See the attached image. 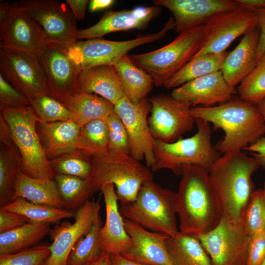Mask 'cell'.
Wrapping results in <instances>:
<instances>
[{"label":"cell","mask_w":265,"mask_h":265,"mask_svg":"<svg viewBox=\"0 0 265 265\" xmlns=\"http://www.w3.org/2000/svg\"><path fill=\"white\" fill-rule=\"evenodd\" d=\"M176 207L179 232L196 237L213 229L222 216L208 171L196 165L183 168Z\"/></svg>","instance_id":"6da1fadb"},{"label":"cell","mask_w":265,"mask_h":265,"mask_svg":"<svg viewBox=\"0 0 265 265\" xmlns=\"http://www.w3.org/2000/svg\"><path fill=\"white\" fill-rule=\"evenodd\" d=\"M191 112L194 118L224 131L223 138L214 146L220 154L243 151L265 134L264 120L256 106L239 98L211 107H192Z\"/></svg>","instance_id":"7a4b0ae2"},{"label":"cell","mask_w":265,"mask_h":265,"mask_svg":"<svg viewBox=\"0 0 265 265\" xmlns=\"http://www.w3.org/2000/svg\"><path fill=\"white\" fill-rule=\"evenodd\" d=\"M260 166L258 160L242 151L223 154L209 171L223 216L239 222L254 191L252 177Z\"/></svg>","instance_id":"3957f363"},{"label":"cell","mask_w":265,"mask_h":265,"mask_svg":"<svg viewBox=\"0 0 265 265\" xmlns=\"http://www.w3.org/2000/svg\"><path fill=\"white\" fill-rule=\"evenodd\" d=\"M89 157L92 170L85 180L92 195L111 184L123 205L134 201L142 185L153 180L151 169L129 154L108 151Z\"/></svg>","instance_id":"277c9868"},{"label":"cell","mask_w":265,"mask_h":265,"mask_svg":"<svg viewBox=\"0 0 265 265\" xmlns=\"http://www.w3.org/2000/svg\"><path fill=\"white\" fill-rule=\"evenodd\" d=\"M176 195V192L150 181L142 185L134 201L121 205L119 210L124 219L148 231L173 237L179 232Z\"/></svg>","instance_id":"5b68a950"},{"label":"cell","mask_w":265,"mask_h":265,"mask_svg":"<svg viewBox=\"0 0 265 265\" xmlns=\"http://www.w3.org/2000/svg\"><path fill=\"white\" fill-rule=\"evenodd\" d=\"M197 132L192 136L180 138L172 143L155 141V162L151 167L152 172L161 169L170 170L181 175L187 165H196L209 171L220 154L211 142L212 131L209 123L195 118Z\"/></svg>","instance_id":"8992f818"},{"label":"cell","mask_w":265,"mask_h":265,"mask_svg":"<svg viewBox=\"0 0 265 265\" xmlns=\"http://www.w3.org/2000/svg\"><path fill=\"white\" fill-rule=\"evenodd\" d=\"M0 110L21 154V171L32 178L54 180L55 174L37 130L40 119L31 106L18 108L0 107Z\"/></svg>","instance_id":"52a82bcc"},{"label":"cell","mask_w":265,"mask_h":265,"mask_svg":"<svg viewBox=\"0 0 265 265\" xmlns=\"http://www.w3.org/2000/svg\"><path fill=\"white\" fill-rule=\"evenodd\" d=\"M204 36V25L181 32L158 49L129 56L136 66L152 77L155 86H161L200 50Z\"/></svg>","instance_id":"ba28073f"},{"label":"cell","mask_w":265,"mask_h":265,"mask_svg":"<svg viewBox=\"0 0 265 265\" xmlns=\"http://www.w3.org/2000/svg\"><path fill=\"white\" fill-rule=\"evenodd\" d=\"M173 18L170 17L158 32L136 38L115 41L95 38L77 41L68 49L69 57L80 71L100 65H114L133 49L163 38L170 30L175 29Z\"/></svg>","instance_id":"9c48e42d"},{"label":"cell","mask_w":265,"mask_h":265,"mask_svg":"<svg viewBox=\"0 0 265 265\" xmlns=\"http://www.w3.org/2000/svg\"><path fill=\"white\" fill-rule=\"evenodd\" d=\"M212 265H247L251 236L241 221L222 216L212 230L197 237Z\"/></svg>","instance_id":"30bf717a"},{"label":"cell","mask_w":265,"mask_h":265,"mask_svg":"<svg viewBox=\"0 0 265 265\" xmlns=\"http://www.w3.org/2000/svg\"><path fill=\"white\" fill-rule=\"evenodd\" d=\"M0 71L10 84L29 100L40 95H49L38 54L0 46Z\"/></svg>","instance_id":"8fae6325"},{"label":"cell","mask_w":265,"mask_h":265,"mask_svg":"<svg viewBox=\"0 0 265 265\" xmlns=\"http://www.w3.org/2000/svg\"><path fill=\"white\" fill-rule=\"evenodd\" d=\"M148 99L151 104L148 125L155 139L172 143L193 129L195 122L189 104L163 93Z\"/></svg>","instance_id":"7c38bea8"},{"label":"cell","mask_w":265,"mask_h":265,"mask_svg":"<svg viewBox=\"0 0 265 265\" xmlns=\"http://www.w3.org/2000/svg\"><path fill=\"white\" fill-rule=\"evenodd\" d=\"M17 3L41 27L49 43L67 50L78 41L76 18L67 4L55 0H23Z\"/></svg>","instance_id":"4fadbf2b"},{"label":"cell","mask_w":265,"mask_h":265,"mask_svg":"<svg viewBox=\"0 0 265 265\" xmlns=\"http://www.w3.org/2000/svg\"><path fill=\"white\" fill-rule=\"evenodd\" d=\"M257 26L256 13L239 6L218 14L204 24L203 45L193 57L225 52L235 40Z\"/></svg>","instance_id":"5bb4252c"},{"label":"cell","mask_w":265,"mask_h":265,"mask_svg":"<svg viewBox=\"0 0 265 265\" xmlns=\"http://www.w3.org/2000/svg\"><path fill=\"white\" fill-rule=\"evenodd\" d=\"M151 104L148 98L138 103L130 101L125 96L115 105L114 111L119 116L126 129L130 155L135 159L145 160L150 167L155 162L153 137L148 125Z\"/></svg>","instance_id":"9a60e30c"},{"label":"cell","mask_w":265,"mask_h":265,"mask_svg":"<svg viewBox=\"0 0 265 265\" xmlns=\"http://www.w3.org/2000/svg\"><path fill=\"white\" fill-rule=\"evenodd\" d=\"M0 46L39 55L49 43L34 19L17 2L0 22Z\"/></svg>","instance_id":"2e32d148"},{"label":"cell","mask_w":265,"mask_h":265,"mask_svg":"<svg viewBox=\"0 0 265 265\" xmlns=\"http://www.w3.org/2000/svg\"><path fill=\"white\" fill-rule=\"evenodd\" d=\"M38 56L47 79L49 96L60 101L79 92L81 71L66 49L48 43Z\"/></svg>","instance_id":"e0dca14e"},{"label":"cell","mask_w":265,"mask_h":265,"mask_svg":"<svg viewBox=\"0 0 265 265\" xmlns=\"http://www.w3.org/2000/svg\"><path fill=\"white\" fill-rule=\"evenodd\" d=\"M99 201L87 200L77 210L73 223H62L52 230L53 243L50 255L43 265H67L71 250L77 241L84 235L100 216Z\"/></svg>","instance_id":"ac0fdd59"},{"label":"cell","mask_w":265,"mask_h":265,"mask_svg":"<svg viewBox=\"0 0 265 265\" xmlns=\"http://www.w3.org/2000/svg\"><path fill=\"white\" fill-rule=\"evenodd\" d=\"M173 14L175 30L179 34L204 25L215 15L238 7L234 0H154Z\"/></svg>","instance_id":"d6986e66"},{"label":"cell","mask_w":265,"mask_h":265,"mask_svg":"<svg viewBox=\"0 0 265 265\" xmlns=\"http://www.w3.org/2000/svg\"><path fill=\"white\" fill-rule=\"evenodd\" d=\"M161 7L138 6L131 9L106 11L95 25L86 28L78 29L76 38L91 39L101 38L112 32L131 29L144 30L153 19L160 13Z\"/></svg>","instance_id":"ffe728a7"},{"label":"cell","mask_w":265,"mask_h":265,"mask_svg":"<svg viewBox=\"0 0 265 265\" xmlns=\"http://www.w3.org/2000/svg\"><path fill=\"white\" fill-rule=\"evenodd\" d=\"M237 93L219 71L188 81L173 89L170 95L191 107H211L230 101Z\"/></svg>","instance_id":"44dd1931"},{"label":"cell","mask_w":265,"mask_h":265,"mask_svg":"<svg viewBox=\"0 0 265 265\" xmlns=\"http://www.w3.org/2000/svg\"><path fill=\"white\" fill-rule=\"evenodd\" d=\"M100 191L106 207V221L99 232L101 249L109 254L123 255L131 248L132 241L126 230L124 219L119 210L115 186L109 184Z\"/></svg>","instance_id":"7402d4cb"},{"label":"cell","mask_w":265,"mask_h":265,"mask_svg":"<svg viewBox=\"0 0 265 265\" xmlns=\"http://www.w3.org/2000/svg\"><path fill=\"white\" fill-rule=\"evenodd\" d=\"M124 223L132 246L122 256L148 265H174L167 248L168 236L148 231L126 219Z\"/></svg>","instance_id":"603a6c76"},{"label":"cell","mask_w":265,"mask_h":265,"mask_svg":"<svg viewBox=\"0 0 265 265\" xmlns=\"http://www.w3.org/2000/svg\"><path fill=\"white\" fill-rule=\"evenodd\" d=\"M259 36L257 26L243 35L238 45L226 57L221 71L231 86L235 88L255 67Z\"/></svg>","instance_id":"cb8c5ba5"},{"label":"cell","mask_w":265,"mask_h":265,"mask_svg":"<svg viewBox=\"0 0 265 265\" xmlns=\"http://www.w3.org/2000/svg\"><path fill=\"white\" fill-rule=\"evenodd\" d=\"M37 127L49 160L79 150L81 128L73 120L50 123L39 120Z\"/></svg>","instance_id":"d4e9b609"},{"label":"cell","mask_w":265,"mask_h":265,"mask_svg":"<svg viewBox=\"0 0 265 265\" xmlns=\"http://www.w3.org/2000/svg\"><path fill=\"white\" fill-rule=\"evenodd\" d=\"M79 92L95 93L114 105L124 96L116 72L112 65L92 67L80 72Z\"/></svg>","instance_id":"484cf974"},{"label":"cell","mask_w":265,"mask_h":265,"mask_svg":"<svg viewBox=\"0 0 265 265\" xmlns=\"http://www.w3.org/2000/svg\"><path fill=\"white\" fill-rule=\"evenodd\" d=\"M20 198L35 204L65 209L54 179L34 178L21 171L15 181L13 201Z\"/></svg>","instance_id":"4316f807"},{"label":"cell","mask_w":265,"mask_h":265,"mask_svg":"<svg viewBox=\"0 0 265 265\" xmlns=\"http://www.w3.org/2000/svg\"><path fill=\"white\" fill-rule=\"evenodd\" d=\"M124 96L131 102L138 103L147 98L154 85L152 77L136 66L126 54L114 65Z\"/></svg>","instance_id":"83f0119b"},{"label":"cell","mask_w":265,"mask_h":265,"mask_svg":"<svg viewBox=\"0 0 265 265\" xmlns=\"http://www.w3.org/2000/svg\"><path fill=\"white\" fill-rule=\"evenodd\" d=\"M72 113L81 128L97 119H106L114 111V105L94 94L78 92L59 101Z\"/></svg>","instance_id":"f1b7e54d"},{"label":"cell","mask_w":265,"mask_h":265,"mask_svg":"<svg viewBox=\"0 0 265 265\" xmlns=\"http://www.w3.org/2000/svg\"><path fill=\"white\" fill-rule=\"evenodd\" d=\"M21 167V156L12 137L0 138V207L12 202L15 181Z\"/></svg>","instance_id":"f546056e"},{"label":"cell","mask_w":265,"mask_h":265,"mask_svg":"<svg viewBox=\"0 0 265 265\" xmlns=\"http://www.w3.org/2000/svg\"><path fill=\"white\" fill-rule=\"evenodd\" d=\"M174 265H212L211 259L198 238L179 232L166 240Z\"/></svg>","instance_id":"4dcf8cb0"},{"label":"cell","mask_w":265,"mask_h":265,"mask_svg":"<svg viewBox=\"0 0 265 265\" xmlns=\"http://www.w3.org/2000/svg\"><path fill=\"white\" fill-rule=\"evenodd\" d=\"M52 229L51 224L28 222L17 229L0 233V254H12L32 247Z\"/></svg>","instance_id":"1f68e13d"},{"label":"cell","mask_w":265,"mask_h":265,"mask_svg":"<svg viewBox=\"0 0 265 265\" xmlns=\"http://www.w3.org/2000/svg\"><path fill=\"white\" fill-rule=\"evenodd\" d=\"M228 53L225 51L193 57L163 86L166 89H173L190 80L221 71Z\"/></svg>","instance_id":"d6a6232c"},{"label":"cell","mask_w":265,"mask_h":265,"mask_svg":"<svg viewBox=\"0 0 265 265\" xmlns=\"http://www.w3.org/2000/svg\"><path fill=\"white\" fill-rule=\"evenodd\" d=\"M0 208L23 215L29 222L34 223L51 224L75 217L76 214L65 209L35 204L20 198Z\"/></svg>","instance_id":"836d02e7"},{"label":"cell","mask_w":265,"mask_h":265,"mask_svg":"<svg viewBox=\"0 0 265 265\" xmlns=\"http://www.w3.org/2000/svg\"><path fill=\"white\" fill-rule=\"evenodd\" d=\"M108 131L106 119H97L81 128L79 150L90 157L108 151Z\"/></svg>","instance_id":"e575fe53"},{"label":"cell","mask_w":265,"mask_h":265,"mask_svg":"<svg viewBox=\"0 0 265 265\" xmlns=\"http://www.w3.org/2000/svg\"><path fill=\"white\" fill-rule=\"evenodd\" d=\"M102 227L100 216L73 247L68 258L67 265H83L93 261L102 252L99 240Z\"/></svg>","instance_id":"d590c367"},{"label":"cell","mask_w":265,"mask_h":265,"mask_svg":"<svg viewBox=\"0 0 265 265\" xmlns=\"http://www.w3.org/2000/svg\"><path fill=\"white\" fill-rule=\"evenodd\" d=\"M54 180L67 210L79 209L92 195L85 180L75 176L57 174Z\"/></svg>","instance_id":"8d00e7d4"},{"label":"cell","mask_w":265,"mask_h":265,"mask_svg":"<svg viewBox=\"0 0 265 265\" xmlns=\"http://www.w3.org/2000/svg\"><path fill=\"white\" fill-rule=\"evenodd\" d=\"M237 91L239 98L253 105L265 98V53L252 71L238 85Z\"/></svg>","instance_id":"74e56055"},{"label":"cell","mask_w":265,"mask_h":265,"mask_svg":"<svg viewBox=\"0 0 265 265\" xmlns=\"http://www.w3.org/2000/svg\"><path fill=\"white\" fill-rule=\"evenodd\" d=\"M49 161L55 175H70L86 180L92 170L90 157L79 150Z\"/></svg>","instance_id":"f35d334b"},{"label":"cell","mask_w":265,"mask_h":265,"mask_svg":"<svg viewBox=\"0 0 265 265\" xmlns=\"http://www.w3.org/2000/svg\"><path fill=\"white\" fill-rule=\"evenodd\" d=\"M30 106L40 120L55 122L73 120L71 111L61 102L48 95H43L30 100Z\"/></svg>","instance_id":"ab89813d"},{"label":"cell","mask_w":265,"mask_h":265,"mask_svg":"<svg viewBox=\"0 0 265 265\" xmlns=\"http://www.w3.org/2000/svg\"><path fill=\"white\" fill-rule=\"evenodd\" d=\"M241 221L251 237L265 232V196L263 189L254 190Z\"/></svg>","instance_id":"60d3db41"},{"label":"cell","mask_w":265,"mask_h":265,"mask_svg":"<svg viewBox=\"0 0 265 265\" xmlns=\"http://www.w3.org/2000/svg\"><path fill=\"white\" fill-rule=\"evenodd\" d=\"M50 253V245H35L14 253L0 254V265H43Z\"/></svg>","instance_id":"b9f144b4"},{"label":"cell","mask_w":265,"mask_h":265,"mask_svg":"<svg viewBox=\"0 0 265 265\" xmlns=\"http://www.w3.org/2000/svg\"><path fill=\"white\" fill-rule=\"evenodd\" d=\"M106 121L108 131V151L130 155L128 133L119 116L114 111L106 118Z\"/></svg>","instance_id":"7bdbcfd3"},{"label":"cell","mask_w":265,"mask_h":265,"mask_svg":"<svg viewBox=\"0 0 265 265\" xmlns=\"http://www.w3.org/2000/svg\"><path fill=\"white\" fill-rule=\"evenodd\" d=\"M29 106V99L15 88L0 73V107L18 108Z\"/></svg>","instance_id":"ee69618b"},{"label":"cell","mask_w":265,"mask_h":265,"mask_svg":"<svg viewBox=\"0 0 265 265\" xmlns=\"http://www.w3.org/2000/svg\"><path fill=\"white\" fill-rule=\"evenodd\" d=\"M265 260V232L251 237L247 265H261Z\"/></svg>","instance_id":"f6af8a7d"},{"label":"cell","mask_w":265,"mask_h":265,"mask_svg":"<svg viewBox=\"0 0 265 265\" xmlns=\"http://www.w3.org/2000/svg\"><path fill=\"white\" fill-rule=\"evenodd\" d=\"M28 222L23 215L0 208V233L17 229Z\"/></svg>","instance_id":"bcb514c9"},{"label":"cell","mask_w":265,"mask_h":265,"mask_svg":"<svg viewBox=\"0 0 265 265\" xmlns=\"http://www.w3.org/2000/svg\"><path fill=\"white\" fill-rule=\"evenodd\" d=\"M260 36L257 52V62L265 53V9L256 12Z\"/></svg>","instance_id":"7dc6e473"},{"label":"cell","mask_w":265,"mask_h":265,"mask_svg":"<svg viewBox=\"0 0 265 265\" xmlns=\"http://www.w3.org/2000/svg\"><path fill=\"white\" fill-rule=\"evenodd\" d=\"M243 151L250 153V155L259 161L260 166L265 168V137L260 138L253 144L245 148Z\"/></svg>","instance_id":"c3c4849f"},{"label":"cell","mask_w":265,"mask_h":265,"mask_svg":"<svg viewBox=\"0 0 265 265\" xmlns=\"http://www.w3.org/2000/svg\"><path fill=\"white\" fill-rule=\"evenodd\" d=\"M76 19H83L85 17L86 8L90 1L88 0H66Z\"/></svg>","instance_id":"681fc988"},{"label":"cell","mask_w":265,"mask_h":265,"mask_svg":"<svg viewBox=\"0 0 265 265\" xmlns=\"http://www.w3.org/2000/svg\"><path fill=\"white\" fill-rule=\"evenodd\" d=\"M237 5L249 11L256 13L265 9V0H234Z\"/></svg>","instance_id":"f907efd6"},{"label":"cell","mask_w":265,"mask_h":265,"mask_svg":"<svg viewBox=\"0 0 265 265\" xmlns=\"http://www.w3.org/2000/svg\"><path fill=\"white\" fill-rule=\"evenodd\" d=\"M89 2V10L91 12L106 9L113 4L115 2L113 0H92Z\"/></svg>","instance_id":"816d5d0a"},{"label":"cell","mask_w":265,"mask_h":265,"mask_svg":"<svg viewBox=\"0 0 265 265\" xmlns=\"http://www.w3.org/2000/svg\"><path fill=\"white\" fill-rule=\"evenodd\" d=\"M111 265H148L128 259L120 254H110Z\"/></svg>","instance_id":"f5cc1de1"},{"label":"cell","mask_w":265,"mask_h":265,"mask_svg":"<svg viewBox=\"0 0 265 265\" xmlns=\"http://www.w3.org/2000/svg\"><path fill=\"white\" fill-rule=\"evenodd\" d=\"M93 265H111L110 255L102 251L93 261Z\"/></svg>","instance_id":"db71d44e"},{"label":"cell","mask_w":265,"mask_h":265,"mask_svg":"<svg viewBox=\"0 0 265 265\" xmlns=\"http://www.w3.org/2000/svg\"><path fill=\"white\" fill-rule=\"evenodd\" d=\"M12 7V3L1 2L0 4V22L8 15Z\"/></svg>","instance_id":"11a10c76"},{"label":"cell","mask_w":265,"mask_h":265,"mask_svg":"<svg viewBox=\"0 0 265 265\" xmlns=\"http://www.w3.org/2000/svg\"><path fill=\"white\" fill-rule=\"evenodd\" d=\"M256 106L264 119L265 125V98L258 104Z\"/></svg>","instance_id":"9f6ffc18"},{"label":"cell","mask_w":265,"mask_h":265,"mask_svg":"<svg viewBox=\"0 0 265 265\" xmlns=\"http://www.w3.org/2000/svg\"><path fill=\"white\" fill-rule=\"evenodd\" d=\"M93 260V261H94ZM93 261H91V262H89L87 263H86L83 265H93Z\"/></svg>","instance_id":"6f0895ef"},{"label":"cell","mask_w":265,"mask_h":265,"mask_svg":"<svg viewBox=\"0 0 265 265\" xmlns=\"http://www.w3.org/2000/svg\"><path fill=\"white\" fill-rule=\"evenodd\" d=\"M264 191L265 196V181L264 184V188H263Z\"/></svg>","instance_id":"680465c9"},{"label":"cell","mask_w":265,"mask_h":265,"mask_svg":"<svg viewBox=\"0 0 265 265\" xmlns=\"http://www.w3.org/2000/svg\"><path fill=\"white\" fill-rule=\"evenodd\" d=\"M261 265H265V260H264V261L263 262V263H262Z\"/></svg>","instance_id":"91938a15"}]
</instances>
